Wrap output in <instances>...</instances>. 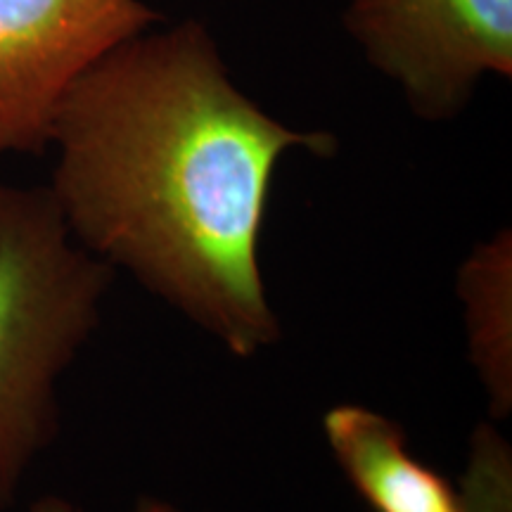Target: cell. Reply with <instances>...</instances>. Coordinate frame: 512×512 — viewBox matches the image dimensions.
I'll return each mask as SVG.
<instances>
[{
  "mask_svg": "<svg viewBox=\"0 0 512 512\" xmlns=\"http://www.w3.org/2000/svg\"><path fill=\"white\" fill-rule=\"evenodd\" d=\"M467 358L482 382L494 418L512 411V233L494 238L467 254L458 271Z\"/></svg>",
  "mask_w": 512,
  "mask_h": 512,
  "instance_id": "cell-6",
  "label": "cell"
},
{
  "mask_svg": "<svg viewBox=\"0 0 512 512\" xmlns=\"http://www.w3.org/2000/svg\"><path fill=\"white\" fill-rule=\"evenodd\" d=\"M344 27L420 119L456 117L479 81L512 76V0H347Z\"/></svg>",
  "mask_w": 512,
  "mask_h": 512,
  "instance_id": "cell-3",
  "label": "cell"
},
{
  "mask_svg": "<svg viewBox=\"0 0 512 512\" xmlns=\"http://www.w3.org/2000/svg\"><path fill=\"white\" fill-rule=\"evenodd\" d=\"M332 456L373 512H458L456 486L415 458L399 422L344 403L325 413Z\"/></svg>",
  "mask_w": 512,
  "mask_h": 512,
  "instance_id": "cell-5",
  "label": "cell"
},
{
  "mask_svg": "<svg viewBox=\"0 0 512 512\" xmlns=\"http://www.w3.org/2000/svg\"><path fill=\"white\" fill-rule=\"evenodd\" d=\"M159 22L145 0H0V157L48 150L67 88Z\"/></svg>",
  "mask_w": 512,
  "mask_h": 512,
  "instance_id": "cell-4",
  "label": "cell"
},
{
  "mask_svg": "<svg viewBox=\"0 0 512 512\" xmlns=\"http://www.w3.org/2000/svg\"><path fill=\"white\" fill-rule=\"evenodd\" d=\"M53 192L72 238L238 358L280 339L261 233L280 159L335 155L328 131L271 117L197 19L128 38L50 124Z\"/></svg>",
  "mask_w": 512,
  "mask_h": 512,
  "instance_id": "cell-1",
  "label": "cell"
},
{
  "mask_svg": "<svg viewBox=\"0 0 512 512\" xmlns=\"http://www.w3.org/2000/svg\"><path fill=\"white\" fill-rule=\"evenodd\" d=\"M112 278L50 188L0 183V510L55 439L57 384L98 330Z\"/></svg>",
  "mask_w": 512,
  "mask_h": 512,
  "instance_id": "cell-2",
  "label": "cell"
},
{
  "mask_svg": "<svg viewBox=\"0 0 512 512\" xmlns=\"http://www.w3.org/2000/svg\"><path fill=\"white\" fill-rule=\"evenodd\" d=\"M29 512H81V510L74 508L69 501H64V498L43 496L31 505ZM133 512H181V510H178L176 505H171L169 501H162V498H140Z\"/></svg>",
  "mask_w": 512,
  "mask_h": 512,
  "instance_id": "cell-8",
  "label": "cell"
},
{
  "mask_svg": "<svg viewBox=\"0 0 512 512\" xmlns=\"http://www.w3.org/2000/svg\"><path fill=\"white\" fill-rule=\"evenodd\" d=\"M456 491L458 512H512V451L491 422H482L472 434Z\"/></svg>",
  "mask_w": 512,
  "mask_h": 512,
  "instance_id": "cell-7",
  "label": "cell"
}]
</instances>
